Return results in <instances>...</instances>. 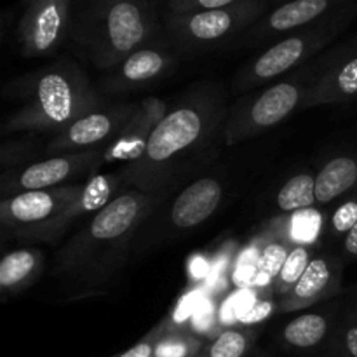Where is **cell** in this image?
<instances>
[{
  "instance_id": "cell-1",
  "label": "cell",
  "mask_w": 357,
  "mask_h": 357,
  "mask_svg": "<svg viewBox=\"0 0 357 357\" xmlns=\"http://www.w3.org/2000/svg\"><path fill=\"white\" fill-rule=\"evenodd\" d=\"M167 194L129 188L87 218L54 255L51 278L68 300L110 291L132 255L136 234Z\"/></svg>"
},
{
  "instance_id": "cell-2",
  "label": "cell",
  "mask_w": 357,
  "mask_h": 357,
  "mask_svg": "<svg viewBox=\"0 0 357 357\" xmlns=\"http://www.w3.org/2000/svg\"><path fill=\"white\" fill-rule=\"evenodd\" d=\"M227 114V96L216 84H197L180 94L153 131L142 159L119 171L122 192H171L188 160L204 152L223 131Z\"/></svg>"
},
{
  "instance_id": "cell-3",
  "label": "cell",
  "mask_w": 357,
  "mask_h": 357,
  "mask_svg": "<svg viewBox=\"0 0 357 357\" xmlns=\"http://www.w3.org/2000/svg\"><path fill=\"white\" fill-rule=\"evenodd\" d=\"M17 105L3 122V135L47 132L59 135L77 119L103 107L84 70L72 59H59L45 68L10 82Z\"/></svg>"
},
{
  "instance_id": "cell-4",
  "label": "cell",
  "mask_w": 357,
  "mask_h": 357,
  "mask_svg": "<svg viewBox=\"0 0 357 357\" xmlns=\"http://www.w3.org/2000/svg\"><path fill=\"white\" fill-rule=\"evenodd\" d=\"M72 30L89 61L108 72L152 42L159 23L150 0H86Z\"/></svg>"
},
{
  "instance_id": "cell-5",
  "label": "cell",
  "mask_w": 357,
  "mask_h": 357,
  "mask_svg": "<svg viewBox=\"0 0 357 357\" xmlns=\"http://www.w3.org/2000/svg\"><path fill=\"white\" fill-rule=\"evenodd\" d=\"M356 14L357 2L342 7L337 13L309 26L279 37L274 44L258 52L241 68L234 79V93L243 96L244 93L268 86L281 79L284 73L307 65L351 24Z\"/></svg>"
},
{
  "instance_id": "cell-6",
  "label": "cell",
  "mask_w": 357,
  "mask_h": 357,
  "mask_svg": "<svg viewBox=\"0 0 357 357\" xmlns=\"http://www.w3.org/2000/svg\"><path fill=\"white\" fill-rule=\"evenodd\" d=\"M317 77V63L309 61L286 79H279L229 107L223 124V142L229 146L255 138L303 110L309 91Z\"/></svg>"
},
{
  "instance_id": "cell-7",
  "label": "cell",
  "mask_w": 357,
  "mask_h": 357,
  "mask_svg": "<svg viewBox=\"0 0 357 357\" xmlns=\"http://www.w3.org/2000/svg\"><path fill=\"white\" fill-rule=\"evenodd\" d=\"M225 197V181L216 176H202L171 194L145 220L136 234L132 255L155 250L162 244L180 239L208 222Z\"/></svg>"
},
{
  "instance_id": "cell-8",
  "label": "cell",
  "mask_w": 357,
  "mask_h": 357,
  "mask_svg": "<svg viewBox=\"0 0 357 357\" xmlns=\"http://www.w3.org/2000/svg\"><path fill=\"white\" fill-rule=\"evenodd\" d=\"M267 0H248L223 9L167 13L166 31L176 54H199L230 40L267 14Z\"/></svg>"
},
{
  "instance_id": "cell-9",
  "label": "cell",
  "mask_w": 357,
  "mask_h": 357,
  "mask_svg": "<svg viewBox=\"0 0 357 357\" xmlns=\"http://www.w3.org/2000/svg\"><path fill=\"white\" fill-rule=\"evenodd\" d=\"M103 152L105 146H100V149L86 150V152L45 157L37 162H24L21 166L6 169L0 178L2 199L23 194V192L63 187L80 176H94L101 166Z\"/></svg>"
},
{
  "instance_id": "cell-10",
  "label": "cell",
  "mask_w": 357,
  "mask_h": 357,
  "mask_svg": "<svg viewBox=\"0 0 357 357\" xmlns=\"http://www.w3.org/2000/svg\"><path fill=\"white\" fill-rule=\"evenodd\" d=\"M84 190V183L63 185V187L31 190L0 202V223L2 232L10 234L20 243H26L37 230L51 223L70 202L75 201Z\"/></svg>"
},
{
  "instance_id": "cell-11",
  "label": "cell",
  "mask_w": 357,
  "mask_h": 357,
  "mask_svg": "<svg viewBox=\"0 0 357 357\" xmlns=\"http://www.w3.org/2000/svg\"><path fill=\"white\" fill-rule=\"evenodd\" d=\"M72 30L70 0H33L28 3L17 24L21 54L44 58L59 49Z\"/></svg>"
},
{
  "instance_id": "cell-12",
  "label": "cell",
  "mask_w": 357,
  "mask_h": 357,
  "mask_svg": "<svg viewBox=\"0 0 357 357\" xmlns=\"http://www.w3.org/2000/svg\"><path fill=\"white\" fill-rule=\"evenodd\" d=\"M138 103H121L114 107L98 108L77 119L72 126L52 136L44 149L45 157L77 153L107 146L117 136L122 126L135 114Z\"/></svg>"
},
{
  "instance_id": "cell-13",
  "label": "cell",
  "mask_w": 357,
  "mask_h": 357,
  "mask_svg": "<svg viewBox=\"0 0 357 357\" xmlns=\"http://www.w3.org/2000/svg\"><path fill=\"white\" fill-rule=\"evenodd\" d=\"M357 98V38L338 45L317 61V77L303 110L321 105H340Z\"/></svg>"
},
{
  "instance_id": "cell-14",
  "label": "cell",
  "mask_w": 357,
  "mask_h": 357,
  "mask_svg": "<svg viewBox=\"0 0 357 357\" xmlns=\"http://www.w3.org/2000/svg\"><path fill=\"white\" fill-rule=\"evenodd\" d=\"M174 52V49L159 42H149L108 70V75L101 82V91L105 94H122L159 82L176 66Z\"/></svg>"
},
{
  "instance_id": "cell-15",
  "label": "cell",
  "mask_w": 357,
  "mask_h": 357,
  "mask_svg": "<svg viewBox=\"0 0 357 357\" xmlns=\"http://www.w3.org/2000/svg\"><path fill=\"white\" fill-rule=\"evenodd\" d=\"M121 192L122 180L119 171L117 173H98L87 178L79 197L70 202L51 223L44 225L33 236L28 237L26 244L44 243L54 246L80 218H91L93 215H96L105 206L110 204Z\"/></svg>"
},
{
  "instance_id": "cell-16",
  "label": "cell",
  "mask_w": 357,
  "mask_h": 357,
  "mask_svg": "<svg viewBox=\"0 0 357 357\" xmlns=\"http://www.w3.org/2000/svg\"><path fill=\"white\" fill-rule=\"evenodd\" d=\"M344 261L338 255H316L295 288L278 300L279 312H298L337 298L344 284Z\"/></svg>"
},
{
  "instance_id": "cell-17",
  "label": "cell",
  "mask_w": 357,
  "mask_h": 357,
  "mask_svg": "<svg viewBox=\"0 0 357 357\" xmlns=\"http://www.w3.org/2000/svg\"><path fill=\"white\" fill-rule=\"evenodd\" d=\"M169 110V105L162 98L150 96L139 101L135 114L128 119L121 131L105 146L101 166L122 164V167L142 159L149 146L153 131Z\"/></svg>"
},
{
  "instance_id": "cell-18",
  "label": "cell",
  "mask_w": 357,
  "mask_h": 357,
  "mask_svg": "<svg viewBox=\"0 0 357 357\" xmlns=\"http://www.w3.org/2000/svg\"><path fill=\"white\" fill-rule=\"evenodd\" d=\"M356 2L357 0H288L268 10L258 23H255L250 28L248 38L255 44L268 42L274 37H282L324 20L342 7Z\"/></svg>"
},
{
  "instance_id": "cell-19",
  "label": "cell",
  "mask_w": 357,
  "mask_h": 357,
  "mask_svg": "<svg viewBox=\"0 0 357 357\" xmlns=\"http://www.w3.org/2000/svg\"><path fill=\"white\" fill-rule=\"evenodd\" d=\"M344 303L326 302L310 307L303 314L289 319L279 331V340L291 351H314L324 347L337 324Z\"/></svg>"
},
{
  "instance_id": "cell-20",
  "label": "cell",
  "mask_w": 357,
  "mask_h": 357,
  "mask_svg": "<svg viewBox=\"0 0 357 357\" xmlns=\"http://www.w3.org/2000/svg\"><path fill=\"white\" fill-rule=\"evenodd\" d=\"M45 268L44 251L24 246L3 255L0 261V298L2 302L20 296L42 278Z\"/></svg>"
},
{
  "instance_id": "cell-21",
  "label": "cell",
  "mask_w": 357,
  "mask_h": 357,
  "mask_svg": "<svg viewBox=\"0 0 357 357\" xmlns=\"http://www.w3.org/2000/svg\"><path fill=\"white\" fill-rule=\"evenodd\" d=\"M357 190V155L340 153L324 164L316 174V201L319 206L344 199Z\"/></svg>"
},
{
  "instance_id": "cell-22",
  "label": "cell",
  "mask_w": 357,
  "mask_h": 357,
  "mask_svg": "<svg viewBox=\"0 0 357 357\" xmlns=\"http://www.w3.org/2000/svg\"><path fill=\"white\" fill-rule=\"evenodd\" d=\"M316 174L300 171L293 174L278 192L275 206L281 213H296L316 206Z\"/></svg>"
},
{
  "instance_id": "cell-23",
  "label": "cell",
  "mask_w": 357,
  "mask_h": 357,
  "mask_svg": "<svg viewBox=\"0 0 357 357\" xmlns=\"http://www.w3.org/2000/svg\"><path fill=\"white\" fill-rule=\"evenodd\" d=\"M314 257L316 255H314L312 246H309V244H295L288 251L286 258L281 261V267L278 268V272L272 278V295L278 300L288 295L295 288L296 282L300 281V278L307 271Z\"/></svg>"
},
{
  "instance_id": "cell-24",
  "label": "cell",
  "mask_w": 357,
  "mask_h": 357,
  "mask_svg": "<svg viewBox=\"0 0 357 357\" xmlns=\"http://www.w3.org/2000/svg\"><path fill=\"white\" fill-rule=\"evenodd\" d=\"M324 357H357V307L344 303L335 330L324 345Z\"/></svg>"
},
{
  "instance_id": "cell-25",
  "label": "cell",
  "mask_w": 357,
  "mask_h": 357,
  "mask_svg": "<svg viewBox=\"0 0 357 357\" xmlns=\"http://www.w3.org/2000/svg\"><path fill=\"white\" fill-rule=\"evenodd\" d=\"M257 337L253 328H227L213 340L206 342L199 357H248Z\"/></svg>"
},
{
  "instance_id": "cell-26",
  "label": "cell",
  "mask_w": 357,
  "mask_h": 357,
  "mask_svg": "<svg viewBox=\"0 0 357 357\" xmlns=\"http://www.w3.org/2000/svg\"><path fill=\"white\" fill-rule=\"evenodd\" d=\"M204 345L206 342L197 335L166 321V326L157 340L155 357H199Z\"/></svg>"
},
{
  "instance_id": "cell-27",
  "label": "cell",
  "mask_w": 357,
  "mask_h": 357,
  "mask_svg": "<svg viewBox=\"0 0 357 357\" xmlns=\"http://www.w3.org/2000/svg\"><path fill=\"white\" fill-rule=\"evenodd\" d=\"M357 225V190L345 195L340 204L331 211L326 223V234L330 239L342 241L354 230Z\"/></svg>"
},
{
  "instance_id": "cell-28",
  "label": "cell",
  "mask_w": 357,
  "mask_h": 357,
  "mask_svg": "<svg viewBox=\"0 0 357 357\" xmlns=\"http://www.w3.org/2000/svg\"><path fill=\"white\" fill-rule=\"evenodd\" d=\"M248 0H169L167 13H194V10L223 9V7L236 6Z\"/></svg>"
},
{
  "instance_id": "cell-29",
  "label": "cell",
  "mask_w": 357,
  "mask_h": 357,
  "mask_svg": "<svg viewBox=\"0 0 357 357\" xmlns=\"http://www.w3.org/2000/svg\"><path fill=\"white\" fill-rule=\"evenodd\" d=\"M164 326H166V321H162L160 324H157L153 330H150L138 344L132 345L131 349H128L126 352H121V354L114 357H155V345L157 340H159L160 333H162Z\"/></svg>"
},
{
  "instance_id": "cell-30",
  "label": "cell",
  "mask_w": 357,
  "mask_h": 357,
  "mask_svg": "<svg viewBox=\"0 0 357 357\" xmlns=\"http://www.w3.org/2000/svg\"><path fill=\"white\" fill-rule=\"evenodd\" d=\"M342 251H344V260H357V225L351 234L342 243Z\"/></svg>"
},
{
  "instance_id": "cell-31",
  "label": "cell",
  "mask_w": 357,
  "mask_h": 357,
  "mask_svg": "<svg viewBox=\"0 0 357 357\" xmlns=\"http://www.w3.org/2000/svg\"><path fill=\"white\" fill-rule=\"evenodd\" d=\"M351 302L354 303V305L357 307V286L354 289H352V298H351Z\"/></svg>"
},
{
  "instance_id": "cell-32",
  "label": "cell",
  "mask_w": 357,
  "mask_h": 357,
  "mask_svg": "<svg viewBox=\"0 0 357 357\" xmlns=\"http://www.w3.org/2000/svg\"><path fill=\"white\" fill-rule=\"evenodd\" d=\"M31 2H33V0H24V3H26V6H28V3H31Z\"/></svg>"
}]
</instances>
